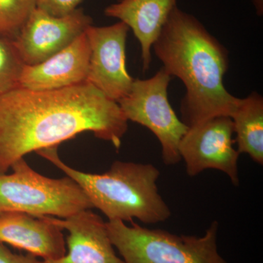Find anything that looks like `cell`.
<instances>
[{"instance_id":"obj_1","label":"cell","mask_w":263,"mask_h":263,"mask_svg":"<svg viewBox=\"0 0 263 263\" xmlns=\"http://www.w3.org/2000/svg\"><path fill=\"white\" fill-rule=\"evenodd\" d=\"M128 120L119 104L89 83L0 95V174L32 152L58 146L84 132L119 149Z\"/></svg>"},{"instance_id":"obj_2","label":"cell","mask_w":263,"mask_h":263,"mask_svg":"<svg viewBox=\"0 0 263 263\" xmlns=\"http://www.w3.org/2000/svg\"><path fill=\"white\" fill-rule=\"evenodd\" d=\"M152 48L166 72L186 88L181 113L186 126L219 116L231 117L240 98L223 84L229 53L196 17L176 7Z\"/></svg>"},{"instance_id":"obj_3","label":"cell","mask_w":263,"mask_h":263,"mask_svg":"<svg viewBox=\"0 0 263 263\" xmlns=\"http://www.w3.org/2000/svg\"><path fill=\"white\" fill-rule=\"evenodd\" d=\"M57 146L36 153L75 181L93 208L101 211L108 221L137 219L145 224H157L171 217V209L157 184L160 173L153 164L116 161L105 174H87L66 164L59 157Z\"/></svg>"},{"instance_id":"obj_4","label":"cell","mask_w":263,"mask_h":263,"mask_svg":"<svg viewBox=\"0 0 263 263\" xmlns=\"http://www.w3.org/2000/svg\"><path fill=\"white\" fill-rule=\"evenodd\" d=\"M108 221L107 230L124 263H227L217 247L219 222L213 221L201 237L148 229L132 221Z\"/></svg>"},{"instance_id":"obj_5","label":"cell","mask_w":263,"mask_h":263,"mask_svg":"<svg viewBox=\"0 0 263 263\" xmlns=\"http://www.w3.org/2000/svg\"><path fill=\"white\" fill-rule=\"evenodd\" d=\"M10 168L11 174H0V214L22 212L66 219L93 209L84 190L68 176L46 177L34 171L24 158Z\"/></svg>"},{"instance_id":"obj_6","label":"cell","mask_w":263,"mask_h":263,"mask_svg":"<svg viewBox=\"0 0 263 263\" xmlns=\"http://www.w3.org/2000/svg\"><path fill=\"white\" fill-rule=\"evenodd\" d=\"M171 79L161 67L150 79H134L129 94L118 102L128 121L146 127L157 137L165 165L181 162L179 143L189 128L170 103L167 89Z\"/></svg>"},{"instance_id":"obj_7","label":"cell","mask_w":263,"mask_h":263,"mask_svg":"<svg viewBox=\"0 0 263 263\" xmlns=\"http://www.w3.org/2000/svg\"><path fill=\"white\" fill-rule=\"evenodd\" d=\"M233 120L226 116L210 118L189 127L179 146L188 176L194 177L205 170H217L238 186L240 154L233 146Z\"/></svg>"},{"instance_id":"obj_8","label":"cell","mask_w":263,"mask_h":263,"mask_svg":"<svg viewBox=\"0 0 263 263\" xmlns=\"http://www.w3.org/2000/svg\"><path fill=\"white\" fill-rule=\"evenodd\" d=\"M129 29L119 22L107 27L91 25L86 30L90 47L86 82L117 103L129 94L134 81L126 67Z\"/></svg>"},{"instance_id":"obj_9","label":"cell","mask_w":263,"mask_h":263,"mask_svg":"<svg viewBox=\"0 0 263 263\" xmlns=\"http://www.w3.org/2000/svg\"><path fill=\"white\" fill-rule=\"evenodd\" d=\"M91 25L92 19L81 8L57 17L36 8L13 41L25 65H37L70 46Z\"/></svg>"},{"instance_id":"obj_10","label":"cell","mask_w":263,"mask_h":263,"mask_svg":"<svg viewBox=\"0 0 263 263\" xmlns=\"http://www.w3.org/2000/svg\"><path fill=\"white\" fill-rule=\"evenodd\" d=\"M47 216L52 223L68 232V251L61 258L43 260L44 263H124L116 254L106 222L90 209L66 219Z\"/></svg>"},{"instance_id":"obj_11","label":"cell","mask_w":263,"mask_h":263,"mask_svg":"<svg viewBox=\"0 0 263 263\" xmlns=\"http://www.w3.org/2000/svg\"><path fill=\"white\" fill-rule=\"evenodd\" d=\"M90 47L86 32L70 46L37 65H24L19 87L48 91L86 82Z\"/></svg>"},{"instance_id":"obj_12","label":"cell","mask_w":263,"mask_h":263,"mask_svg":"<svg viewBox=\"0 0 263 263\" xmlns=\"http://www.w3.org/2000/svg\"><path fill=\"white\" fill-rule=\"evenodd\" d=\"M0 242L51 260L64 257L66 240L62 229L47 216L22 212L0 214Z\"/></svg>"},{"instance_id":"obj_13","label":"cell","mask_w":263,"mask_h":263,"mask_svg":"<svg viewBox=\"0 0 263 263\" xmlns=\"http://www.w3.org/2000/svg\"><path fill=\"white\" fill-rule=\"evenodd\" d=\"M178 0H119L105 9V14L119 19L131 29L141 48L143 71L152 64V48Z\"/></svg>"},{"instance_id":"obj_14","label":"cell","mask_w":263,"mask_h":263,"mask_svg":"<svg viewBox=\"0 0 263 263\" xmlns=\"http://www.w3.org/2000/svg\"><path fill=\"white\" fill-rule=\"evenodd\" d=\"M236 134L238 152L263 164V98L257 92L240 99L231 116Z\"/></svg>"},{"instance_id":"obj_15","label":"cell","mask_w":263,"mask_h":263,"mask_svg":"<svg viewBox=\"0 0 263 263\" xmlns=\"http://www.w3.org/2000/svg\"><path fill=\"white\" fill-rule=\"evenodd\" d=\"M37 0H0V36L14 40L37 8Z\"/></svg>"},{"instance_id":"obj_16","label":"cell","mask_w":263,"mask_h":263,"mask_svg":"<svg viewBox=\"0 0 263 263\" xmlns=\"http://www.w3.org/2000/svg\"><path fill=\"white\" fill-rule=\"evenodd\" d=\"M24 65L13 40L0 36V95L19 87Z\"/></svg>"},{"instance_id":"obj_17","label":"cell","mask_w":263,"mask_h":263,"mask_svg":"<svg viewBox=\"0 0 263 263\" xmlns=\"http://www.w3.org/2000/svg\"><path fill=\"white\" fill-rule=\"evenodd\" d=\"M83 0H37V8L53 16H65L78 8Z\"/></svg>"},{"instance_id":"obj_18","label":"cell","mask_w":263,"mask_h":263,"mask_svg":"<svg viewBox=\"0 0 263 263\" xmlns=\"http://www.w3.org/2000/svg\"><path fill=\"white\" fill-rule=\"evenodd\" d=\"M0 263H44V261L40 260L33 254L13 253L5 243L0 242Z\"/></svg>"},{"instance_id":"obj_19","label":"cell","mask_w":263,"mask_h":263,"mask_svg":"<svg viewBox=\"0 0 263 263\" xmlns=\"http://www.w3.org/2000/svg\"><path fill=\"white\" fill-rule=\"evenodd\" d=\"M256 13L258 16H262L263 15V0H252Z\"/></svg>"}]
</instances>
